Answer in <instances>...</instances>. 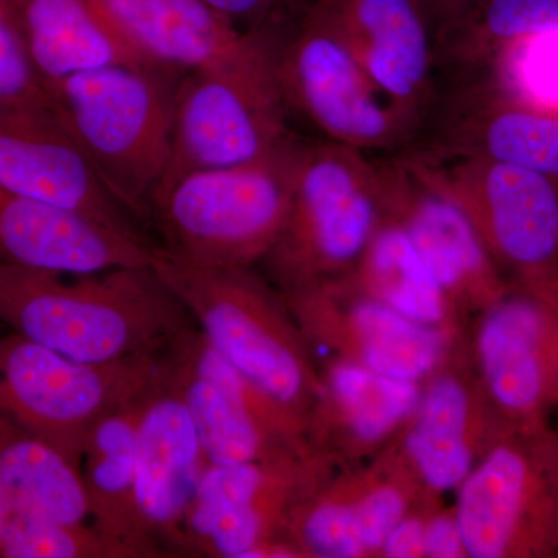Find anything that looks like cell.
I'll use <instances>...</instances> for the list:
<instances>
[{
	"label": "cell",
	"mask_w": 558,
	"mask_h": 558,
	"mask_svg": "<svg viewBox=\"0 0 558 558\" xmlns=\"http://www.w3.org/2000/svg\"><path fill=\"white\" fill-rule=\"evenodd\" d=\"M0 325L70 360L153 354L196 325L153 266L61 274L0 264Z\"/></svg>",
	"instance_id": "1"
},
{
	"label": "cell",
	"mask_w": 558,
	"mask_h": 558,
	"mask_svg": "<svg viewBox=\"0 0 558 558\" xmlns=\"http://www.w3.org/2000/svg\"><path fill=\"white\" fill-rule=\"evenodd\" d=\"M183 75L160 65L117 62L47 87L53 116L138 222L148 220L149 202L170 163Z\"/></svg>",
	"instance_id": "2"
},
{
	"label": "cell",
	"mask_w": 558,
	"mask_h": 558,
	"mask_svg": "<svg viewBox=\"0 0 558 558\" xmlns=\"http://www.w3.org/2000/svg\"><path fill=\"white\" fill-rule=\"evenodd\" d=\"M153 267L216 351L279 405L306 418L314 433L318 365L269 279L253 267L204 266L160 247Z\"/></svg>",
	"instance_id": "3"
},
{
	"label": "cell",
	"mask_w": 558,
	"mask_h": 558,
	"mask_svg": "<svg viewBox=\"0 0 558 558\" xmlns=\"http://www.w3.org/2000/svg\"><path fill=\"white\" fill-rule=\"evenodd\" d=\"M301 145L293 138L264 159L189 172L157 190L148 220L159 247L204 266L263 263L288 220Z\"/></svg>",
	"instance_id": "4"
},
{
	"label": "cell",
	"mask_w": 558,
	"mask_h": 558,
	"mask_svg": "<svg viewBox=\"0 0 558 558\" xmlns=\"http://www.w3.org/2000/svg\"><path fill=\"white\" fill-rule=\"evenodd\" d=\"M385 218L368 154L325 140L303 143L288 220L260 264L281 293L347 278Z\"/></svg>",
	"instance_id": "5"
},
{
	"label": "cell",
	"mask_w": 558,
	"mask_h": 558,
	"mask_svg": "<svg viewBox=\"0 0 558 558\" xmlns=\"http://www.w3.org/2000/svg\"><path fill=\"white\" fill-rule=\"evenodd\" d=\"M288 113L271 38L247 33L229 53L180 81L170 163L157 190L189 172L270 156L295 138Z\"/></svg>",
	"instance_id": "6"
},
{
	"label": "cell",
	"mask_w": 558,
	"mask_h": 558,
	"mask_svg": "<svg viewBox=\"0 0 558 558\" xmlns=\"http://www.w3.org/2000/svg\"><path fill=\"white\" fill-rule=\"evenodd\" d=\"M468 557L558 554V432L548 422L502 427L458 487Z\"/></svg>",
	"instance_id": "7"
},
{
	"label": "cell",
	"mask_w": 558,
	"mask_h": 558,
	"mask_svg": "<svg viewBox=\"0 0 558 558\" xmlns=\"http://www.w3.org/2000/svg\"><path fill=\"white\" fill-rule=\"evenodd\" d=\"M271 53L286 106L325 142L369 154L413 138L416 128L371 81L317 0L271 36Z\"/></svg>",
	"instance_id": "8"
},
{
	"label": "cell",
	"mask_w": 558,
	"mask_h": 558,
	"mask_svg": "<svg viewBox=\"0 0 558 558\" xmlns=\"http://www.w3.org/2000/svg\"><path fill=\"white\" fill-rule=\"evenodd\" d=\"M160 351L89 365L9 330L0 336V414L81 470L92 428L149 379Z\"/></svg>",
	"instance_id": "9"
},
{
	"label": "cell",
	"mask_w": 558,
	"mask_h": 558,
	"mask_svg": "<svg viewBox=\"0 0 558 558\" xmlns=\"http://www.w3.org/2000/svg\"><path fill=\"white\" fill-rule=\"evenodd\" d=\"M421 154L510 284L558 303V180L481 156Z\"/></svg>",
	"instance_id": "10"
},
{
	"label": "cell",
	"mask_w": 558,
	"mask_h": 558,
	"mask_svg": "<svg viewBox=\"0 0 558 558\" xmlns=\"http://www.w3.org/2000/svg\"><path fill=\"white\" fill-rule=\"evenodd\" d=\"M323 449L208 465L183 521L180 557L259 558L288 542L293 512L336 470Z\"/></svg>",
	"instance_id": "11"
},
{
	"label": "cell",
	"mask_w": 558,
	"mask_h": 558,
	"mask_svg": "<svg viewBox=\"0 0 558 558\" xmlns=\"http://www.w3.org/2000/svg\"><path fill=\"white\" fill-rule=\"evenodd\" d=\"M160 365L193 417L209 465L317 449L310 422L242 376L196 325L161 349Z\"/></svg>",
	"instance_id": "12"
},
{
	"label": "cell",
	"mask_w": 558,
	"mask_h": 558,
	"mask_svg": "<svg viewBox=\"0 0 558 558\" xmlns=\"http://www.w3.org/2000/svg\"><path fill=\"white\" fill-rule=\"evenodd\" d=\"M311 351L359 363L395 379L424 384L450 362L454 337L391 310L352 275L281 293Z\"/></svg>",
	"instance_id": "13"
},
{
	"label": "cell",
	"mask_w": 558,
	"mask_h": 558,
	"mask_svg": "<svg viewBox=\"0 0 558 558\" xmlns=\"http://www.w3.org/2000/svg\"><path fill=\"white\" fill-rule=\"evenodd\" d=\"M374 165L385 213L407 231L459 314H478L512 288L475 223L421 153Z\"/></svg>",
	"instance_id": "14"
},
{
	"label": "cell",
	"mask_w": 558,
	"mask_h": 558,
	"mask_svg": "<svg viewBox=\"0 0 558 558\" xmlns=\"http://www.w3.org/2000/svg\"><path fill=\"white\" fill-rule=\"evenodd\" d=\"M472 371L502 427L546 422L558 403V303L512 286L478 312Z\"/></svg>",
	"instance_id": "15"
},
{
	"label": "cell",
	"mask_w": 558,
	"mask_h": 558,
	"mask_svg": "<svg viewBox=\"0 0 558 558\" xmlns=\"http://www.w3.org/2000/svg\"><path fill=\"white\" fill-rule=\"evenodd\" d=\"M0 189L145 238L138 220L106 189L50 106H0Z\"/></svg>",
	"instance_id": "16"
},
{
	"label": "cell",
	"mask_w": 558,
	"mask_h": 558,
	"mask_svg": "<svg viewBox=\"0 0 558 558\" xmlns=\"http://www.w3.org/2000/svg\"><path fill=\"white\" fill-rule=\"evenodd\" d=\"M208 465L193 417L159 355L140 418L135 505L143 537L161 557H180L183 521Z\"/></svg>",
	"instance_id": "17"
},
{
	"label": "cell",
	"mask_w": 558,
	"mask_h": 558,
	"mask_svg": "<svg viewBox=\"0 0 558 558\" xmlns=\"http://www.w3.org/2000/svg\"><path fill=\"white\" fill-rule=\"evenodd\" d=\"M501 428L473 371L451 359L424 381L413 417L389 450L438 497L458 490Z\"/></svg>",
	"instance_id": "18"
},
{
	"label": "cell",
	"mask_w": 558,
	"mask_h": 558,
	"mask_svg": "<svg viewBox=\"0 0 558 558\" xmlns=\"http://www.w3.org/2000/svg\"><path fill=\"white\" fill-rule=\"evenodd\" d=\"M371 81L421 128L435 75V38L424 0H317Z\"/></svg>",
	"instance_id": "19"
},
{
	"label": "cell",
	"mask_w": 558,
	"mask_h": 558,
	"mask_svg": "<svg viewBox=\"0 0 558 558\" xmlns=\"http://www.w3.org/2000/svg\"><path fill=\"white\" fill-rule=\"evenodd\" d=\"M159 245L81 213L0 189V264L61 274L153 266Z\"/></svg>",
	"instance_id": "20"
},
{
	"label": "cell",
	"mask_w": 558,
	"mask_h": 558,
	"mask_svg": "<svg viewBox=\"0 0 558 558\" xmlns=\"http://www.w3.org/2000/svg\"><path fill=\"white\" fill-rule=\"evenodd\" d=\"M318 369L314 439L336 459L385 453L409 425L424 388L339 357H325Z\"/></svg>",
	"instance_id": "21"
},
{
	"label": "cell",
	"mask_w": 558,
	"mask_h": 558,
	"mask_svg": "<svg viewBox=\"0 0 558 558\" xmlns=\"http://www.w3.org/2000/svg\"><path fill=\"white\" fill-rule=\"evenodd\" d=\"M89 2L140 61L182 73L219 60L247 35L202 0Z\"/></svg>",
	"instance_id": "22"
},
{
	"label": "cell",
	"mask_w": 558,
	"mask_h": 558,
	"mask_svg": "<svg viewBox=\"0 0 558 558\" xmlns=\"http://www.w3.org/2000/svg\"><path fill=\"white\" fill-rule=\"evenodd\" d=\"M149 380L95 424L81 462L89 523L126 558L161 557L143 537L135 505L140 418Z\"/></svg>",
	"instance_id": "23"
},
{
	"label": "cell",
	"mask_w": 558,
	"mask_h": 558,
	"mask_svg": "<svg viewBox=\"0 0 558 558\" xmlns=\"http://www.w3.org/2000/svg\"><path fill=\"white\" fill-rule=\"evenodd\" d=\"M449 116L436 153L486 157L558 180V112L481 92L454 102Z\"/></svg>",
	"instance_id": "24"
},
{
	"label": "cell",
	"mask_w": 558,
	"mask_h": 558,
	"mask_svg": "<svg viewBox=\"0 0 558 558\" xmlns=\"http://www.w3.org/2000/svg\"><path fill=\"white\" fill-rule=\"evenodd\" d=\"M0 7L46 90L83 70L146 64L106 27L89 0H0Z\"/></svg>",
	"instance_id": "25"
},
{
	"label": "cell",
	"mask_w": 558,
	"mask_h": 558,
	"mask_svg": "<svg viewBox=\"0 0 558 558\" xmlns=\"http://www.w3.org/2000/svg\"><path fill=\"white\" fill-rule=\"evenodd\" d=\"M0 487L20 513L61 523H89L81 470L2 414Z\"/></svg>",
	"instance_id": "26"
},
{
	"label": "cell",
	"mask_w": 558,
	"mask_h": 558,
	"mask_svg": "<svg viewBox=\"0 0 558 558\" xmlns=\"http://www.w3.org/2000/svg\"><path fill=\"white\" fill-rule=\"evenodd\" d=\"M352 278L403 317L457 333L459 311L391 216L381 222Z\"/></svg>",
	"instance_id": "27"
},
{
	"label": "cell",
	"mask_w": 558,
	"mask_h": 558,
	"mask_svg": "<svg viewBox=\"0 0 558 558\" xmlns=\"http://www.w3.org/2000/svg\"><path fill=\"white\" fill-rule=\"evenodd\" d=\"M286 539L303 557H366L360 534L352 475L336 470L304 499L290 519Z\"/></svg>",
	"instance_id": "28"
},
{
	"label": "cell",
	"mask_w": 558,
	"mask_h": 558,
	"mask_svg": "<svg viewBox=\"0 0 558 558\" xmlns=\"http://www.w3.org/2000/svg\"><path fill=\"white\" fill-rule=\"evenodd\" d=\"M2 558H126L90 523H61L17 512L0 537Z\"/></svg>",
	"instance_id": "29"
},
{
	"label": "cell",
	"mask_w": 558,
	"mask_h": 558,
	"mask_svg": "<svg viewBox=\"0 0 558 558\" xmlns=\"http://www.w3.org/2000/svg\"><path fill=\"white\" fill-rule=\"evenodd\" d=\"M557 5L558 0H481L464 47L476 51L509 47L548 27Z\"/></svg>",
	"instance_id": "30"
},
{
	"label": "cell",
	"mask_w": 558,
	"mask_h": 558,
	"mask_svg": "<svg viewBox=\"0 0 558 558\" xmlns=\"http://www.w3.org/2000/svg\"><path fill=\"white\" fill-rule=\"evenodd\" d=\"M509 47L520 51L515 65L520 89L532 100L546 102L550 108L558 106L557 25H548Z\"/></svg>",
	"instance_id": "31"
},
{
	"label": "cell",
	"mask_w": 558,
	"mask_h": 558,
	"mask_svg": "<svg viewBox=\"0 0 558 558\" xmlns=\"http://www.w3.org/2000/svg\"><path fill=\"white\" fill-rule=\"evenodd\" d=\"M0 106H49V95L0 7Z\"/></svg>",
	"instance_id": "32"
},
{
	"label": "cell",
	"mask_w": 558,
	"mask_h": 558,
	"mask_svg": "<svg viewBox=\"0 0 558 558\" xmlns=\"http://www.w3.org/2000/svg\"><path fill=\"white\" fill-rule=\"evenodd\" d=\"M245 33L277 35L312 0H202Z\"/></svg>",
	"instance_id": "33"
},
{
	"label": "cell",
	"mask_w": 558,
	"mask_h": 558,
	"mask_svg": "<svg viewBox=\"0 0 558 558\" xmlns=\"http://www.w3.org/2000/svg\"><path fill=\"white\" fill-rule=\"evenodd\" d=\"M427 501V499H425ZM421 502L389 532L379 556L387 558L425 557V529L433 502Z\"/></svg>",
	"instance_id": "34"
},
{
	"label": "cell",
	"mask_w": 558,
	"mask_h": 558,
	"mask_svg": "<svg viewBox=\"0 0 558 558\" xmlns=\"http://www.w3.org/2000/svg\"><path fill=\"white\" fill-rule=\"evenodd\" d=\"M425 557H468L464 538L453 510H439L435 506L429 509L427 529H425Z\"/></svg>",
	"instance_id": "35"
},
{
	"label": "cell",
	"mask_w": 558,
	"mask_h": 558,
	"mask_svg": "<svg viewBox=\"0 0 558 558\" xmlns=\"http://www.w3.org/2000/svg\"><path fill=\"white\" fill-rule=\"evenodd\" d=\"M425 5L428 7V10L439 9L442 11H451V13H459V5H461V0H424Z\"/></svg>",
	"instance_id": "36"
},
{
	"label": "cell",
	"mask_w": 558,
	"mask_h": 558,
	"mask_svg": "<svg viewBox=\"0 0 558 558\" xmlns=\"http://www.w3.org/2000/svg\"><path fill=\"white\" fill-rule=\"evenodd\" d=\"M549 25H557V27H558V5L556 9V13H554L553 21H550Z\"/></svg>",
	"instance_id": "37"
}]
</instances>
